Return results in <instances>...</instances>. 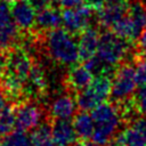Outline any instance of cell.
Wrapping results in <instances>:
<instances>
[{"label":"cell","instance_id":"obj_1","mask_svg":"<svg viewBox=\"0 0 146 146\" xmlns=\"http://www.w3.org/2000/svg\"><path fill=\"white\" fill-rule=\"evenodd\" d=\"M41 46L46 54L55 63L66 66H73L79 59V48L73 34L67 30L55 29L43 35H40Z\"/></svg>","mask_w":146,"mask_h":146},{"label":"cell","instance_id":"obj_2","mask_svg":"<svg viewBox=\"0 0 146 146\" xmlns=\"http://www.w3.org/2000/svg\"><path fill=\"white\" fill-rule=\"evenodd\" d=\"M91 116L94 119L95 129L92 133V140L102 146L110 144L115 136H117L122 114L119 106L110 103H102L91 110Z\"/></svg>","mask_w":146,"mask_h":146},{"label":"cell","instance_id":"obj_3","mask_svg":"<svg viewBox=\"0 0 146 146\" xmlns=\"http://www.w3.org/2000/svg\"><path fill=\"white\" fill-rule=\"evenodd\" d=\"M129 52V41L120 38L113 31H106L99 35L96 56L108 71L120 65Z\"/></svg>","mask_w":146,"mask_h":146},{"label":"cell","instance_id":"obj_4","mask_svg":"<svg viewBox=\"0 0 146 146\" xmlns=\"http://www.w3.org/2000/svg\"><path fill=\"white\" fill-rule=\"evenodd\" d=\"M137 75L136 67L129 63L122 64L112 78L111 98L116 105L128 103L137 91Z\"/></svg>","mask_w":146,"mask_h":146},{"label":"cell","instance_id":"obj_5","mask_svg":"<svg viewBox=\"0 0 146 146\" xmlns=\"http://www.w3.org/2000/svg\"><path fill=\"white\" fill-rule=\"evenodd\" d=\"M112 89V78L108 73L98 74L89 87L79 91L76 96L78 106L81 111L94 110L97 105L104 103L108 97H111Z\"/></svg>","mask_w":146,"mask_h":146},{"label":"cell","instance_id":"obj_6","mask_svg":"<svg viewBox=\"0 0 146 146\" xmlns=\"http://www.w3.org/2000/svg\"><path fill=\"white\" fill-rule=\"evenodd\" d=\"M44 108L35 99L26 98L15 107V127L17 130L30 131L44 122Z\"/></svg>","mask_w":146,"mask_h":146},{"label":"cell","instance_id":"obj_7","mask_svg":"<svg viewBox=\"0 0 146 146\" xmlns=\"http://www.w3.org/2000/svg\"><path fill=\"white\" fill-rule=\"evenodd\" d=\"M94 8L89 5H81L76 8L64 9L62 11V24L65 30L72 34L81 33L88 29L90 22L92 21Z\"/></svg>","mask_w":146,"mask_h":146},{"label":"cell","instance_id":"obj_8","mask_svg":"<svg viewBox=\"0 0 146 146\" xmlns=\"http://www.w3.org/2000/svg\"><path fill=\"white\" fill-rule=\"evenodd\" d=\"M131 0H106L97 9L98 23L105 27H112L117 21L124 17L130 7Z\"/></svg>","mask_w":146,"mask_h":146},{"label":"cell","instance_id":"obj_9","mask_svg":"<svg viewBox=\"0 0 146 146\" xmlns=\"http://www.w3.org/2000/svg\"><path fill=\"white\" fill-rule=\"evenodd\" d=\"M70 91V90H68ZM57 95L49 104V115L54 120H70L76 115L78 102L71 92Z\"/></svg>","mask_w":146,"mask_h":146},{"label":"cell","instance_id":"obj_10","mask_svg":"<svg viewBox=\"0 0 146 146\" xmlns=\"http://www.w3.org/2000/svg\"><path fill=\"white\" fill-rule=\"evenodd\" d=\"M62 24V13L54 7H46L38 11L34 22V33L43 35L55 29H58Z\"/></svg>","mask_w":146,"mask_h":146},{"label":"cell","instance_id":"obj_11","mask_svg":"<svg viewBox=\"0 0 146 146\" xmlns=\"http://www.w3.org/2000/svg\"><path fill=\"white\" fill-rule=\"evenodd\" d=\"M47 88H48V82H47L46 72L40 65H38V63H34L25 83L24 96H26V98L33 97V99L42 97L46 95Z\"/></svg>","mask_w":146,"mask_h":146},{"label":"cell","instance_id":"obj_12","mask_svg":"<svg viewBox=\"0 0 146 146\" xmlns=\"http://www.w3.org/2000/svg\"><path fill=\"white\" fill-rule=\"evenodd\" d=\"M11 17L19 30L29 31L34 26L35 22V8L27 0H17L10 7Z\"/></svg>","mask_w":146,"mask_h":146},{"label":"cell","instance_id":"obj_13","mask_svg":"<svg viewBox=\"0 0 146 146\" xmlns=\"http://www.w3.org/2000/svg\"><path fill=\"white\" fill-rule=\"evenodd\" d=\"M51 132L55 146H72L76 143L78 135L70 120H54Z\"/></svg>","mask_w":146,"mask_h":146},{"label":"cell","instance_id":"obj_14","mask_svg":"<svg viewBox=\"0 0 146 146\" xmlns=\"http://www.w3.org/2000/svg\"><path fill=\"white\" fill-rule=\"evenodd\" d=\"M94 79L95 74L84 64L72 66L66 76V86L70 89V91L79 92L89 87Z\"/></svg>","mask_w":146,"mask_h":146},{"label":"cell","instance_id":"obj_15","mask_svg":"<svg viewBox=\"0 0 146 146\" xmlns=\"http://www.w3.org/2000/svg\"><path fill=\"white\" fill-rule=\"evenodd\" d=\"M99 35L100 34L95 27H88L80 33V38L78 41L80 60L86 62L96 56Z\"/></svg>","mask_w":146,"mask_h":146},{"label":"cell","instance_id":"obj_16","mask_svg":"<svg viewBox=\"0 0 146 146\" xmlns=\"http://www.w3.org/2000/svg\"><path fill=\"white\" fill-rule=\"evenodd\" d=\"M111 29L116 35H119L120 38L127 41L137 40L141 32V30L138 27V25L133 22V19L128 14L124 17H122L120 21H117Z\"/></svg>","mask_w":146,"mask_h":146},{"label":"cell","instance_id":"obj_17","mask_svg":"<svg viewBox=\"0 0 146 146\" xmlns=\"http://www.w3.org/2000/svg\"><path fill=\"white\" fill-rule=\"evenodd\" d=\"M108 146H146V139L135 127H129L115 137Z\"/></svg>","mask_w":146,"mask_h":146},{"label":"cell","instance_id":"obj_18","mask_svg":"<svg viewBox=\"0 0 146 146\" xmlns=\"http://www.w3.org/2000/svg\"><path fill=\"white\" fill-rule=\"evenodd\" d=\"M73 127L75 129V132L79 138L82 140H86L90 137H92L95 123L91 114L88 113V111H81L74 116Z\"/></svg>","mask_w":146,"mask_h":146},{"label":"cell","instance_id":"obj_19","mask_svg":"<svg viewBox=\"0 0 146 146\" xmlns=\"http://www.w3.org/2000/svg\"><path fill=\"white\" fill-rule=\"evenodd\" d=\"M30 138L32 141V146H55L51 124L47 123L46 121L40 123L32 130Z\"/></svg>","mask_w":146,"mask_h":146},{"label":"cell","instance_id":"obj_20","mask_svg":"<svg viewBox=\"0 0 146 146\" xmlns=\"http://www.w3.org/2000/svg\"><path fill=\"white\" fill-rule=\"evenodd\" d=\"M15 128V107L6 105L0 112V136H6Z\"/></svg>","mask_w":146,"mask_h":146},{"label":"cell","instance_id":"obj_21","mask_svg":"<svg viewBox=\"0 0 146 146\" xmlns=\"http://www.w3.org/2000/svg\"><path fill=\"white\" fill-rule=\"evenodd\" d=\"M0 146H32V141L25 131L16 130L6 135Z\"/></svg>","mask_w":146,"mask_h":146},{"label":"cell","instance_id":"obj_22","mask_svg":"<svg viewBox=\"0 0 146 146\" xmlns=\"http://www.w3.org/2000/svg\"><path fill=\"white\" fill-rule=\"evenodd\" d=\"M132 104L137 112L146 115V86H140V89L135 92Z\"/></svg>","mask_w":146,"mask_h":146},{"label":"cell","instance_id":"obj_23","mask_svg":"<svg viewBox=\"0 0 146 146\" xmlns=\"http://www.w3.org/2000/svg\"><path fill=\"white\" fill-rule=\"evenodd\" d=\"M14 22L11 17L10 6L6 1H0V31Z\"/></svg>","mask_w":146,"mask_h":146},{"label":"cell","instance_id":"obj_24","mask_svg":"<svg viewBox=\"0 0 146 146\" xmlns=\"http://www.w3.org/2000/svg\"><path fill=\"white\" fill-rule=\"evenodd\" d=\"M136 75L139 86H146V57L140 58L136 65Z\"/></svg>","mask_w":146,"mask_h":146},{"label":"cell","instance_id":"obj_25","mask_svg":"<svg viewBox=\"0 0 146 146\" xmlns=\"http://www.w3.org/2000/svg\"><path fill=\"white\" fill-rule=\"evenodd\" d=\"M58 5L64 8V9H71V8H76L83 5L84 0H56Z\"/></svg>","mask_w":146,"mask_h":146},{"label":"cell","instance_id":"obj_26","mask_svg":"<svg viewBox=\"0 0 146 146\" xmlns=\"http://www.w3.org/2000/svg\"><path fill=\"white\" fill-rule=\"evenodd\" d=\"M133 125L143 133V136H144L145 139H146V115H143L141 117L136 119Z\"/></svg>","mask_w":146,"mask_h":146},{"label":"cell","instance_id":"obj_27","mask_svg":"<svg viewBox=\"0 0 146 146\" xmlns=\"http://www.w3.org/2000/svg\"><path fill=\"white\" fill-rule=\"evenodd\" d=\"M30 3L36 9V10H40L42 8H46L50 5L51 0H29Z\"/></svg>","mask_w":146,"mask_h":146},{"label":"cell","instance_id":"obj_28","mask_svg":"<svg viewBox=\"0 0 146 146\" xmlns=\"http://www.w3.org/2000/svg\"><path fill=\"white\" fill-rule=\"evenodd\" d=\"M138 47L141 51L146 52V26L143 29V31L138 36Z\"/></svg>","mask_w":146,"mask_h":146},{"label":"cell","instance_id":"obj_29","mask_svg":"<svg viewBox=\"0 0 146 146\" xmlns=\"http://www.w3.org/2000/svg\"><path fill=\"white\" fill-rule=\"evenodd\" d=\"M84 1L87 2V5L91 6L94 9H98L103 5V2L106 1V0H84Z\"/></svg>","mask_w":146,"mask_h":146},{"label":"cell","instance_id":"obj_30","mask_svg":"<svg viewBox=\"0 0 146 146\" xmlns=\"http://www.w3.org/2000/svg\"><path fill=\"white\" fill-rule=\"evenodd\" d=\"M1 50V49H0ZM3 70H5V55H2L0 52V81L2 79V73H3Z\"/></svg>","mask_w":146,"mask_h":146},{"label":"cell","instance_id":"obj_31","mask_svg":"<svg viewBox=\"0 0 146 146\" xmlns=\"http://www.w3.org/2000/svg\"><path fill=\"white\" fill-rule=\"evenodd\" d=\"M6 95L3 94V91H0V112L5 108L6 106Z\"/></svg>","mask_w":146,"mask_h":146},{"label":"cell","instance_id":"obj_32","mask_svg":"<svg viewBox=\"0 0 146 146\" xmlns=\"http://www.w3.org/2000/svg\"><path fill=\"white\" fill-rule=\"evenodd\" d=\"M83 146H102L95 141H87V143H83Z\"/></svg>","mask_w":146,"mask_h":146},{"label":"cell","instance_id":"obj_33","mask_svg":"<svg viewBox=\"0 0 146 146\" xmlns=\"http://www.w3.org/2000/svg\"><path fill=\"white\" fill-rule=\"evenodd\" d=\"M139 1H140V2H141V5H143V6H144V8H145V9H146V0H139Z\"/></svg>","mask_w":146,"mask_h":146},{"label":"cell","instance_id":"obj_34","mask_svg":"<svg viewBox=\"0 0 146 146\" xmlns=\"http://www.w3.org/2000/svg\"><path fill=\"white\" fill-rule=\"evenodd\" d=\"M72 146H83V144L82 143H74Z\"/></svg>","mask_w":146,"mask_h":146},{"label":"cell","instance_id":"obj_35","mask_svg":"<svg viewBox=\"0 0 146 146\" xmlns=\"http://www.w3.org/2000/svg\"><path fill=\"white\" fill-rule=\"evenodd\" d=\"M2 1H6V2H9V1H13V0H2Z\"/></svg>","mask_w":146,"mask_h":146},{"label":"cell","instance_id":"obj_36","mask_svg":"<svg viewBox=\"0 0 146 146\" xmlns=\"http://www.w3.org/2000/svg\"><path fill=\"white\" fill-rule=\"evenodd\" d=\"M0 144H1V141H0Z\"/></svg>","mask_w":146,"mask_h":146}]
</instances>
